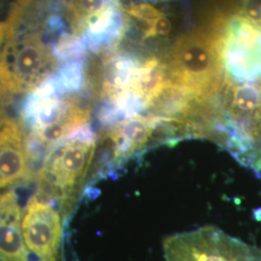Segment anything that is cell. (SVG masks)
Masks as SVG:
<instances>
[{
    "mask_svg": "<svg viewBox=\"0 0 261 261\" xmlns=\"http://www.w3.org/2000/svg\"><path fill=\"white\" fill-rule=\"evenodd\" d=\"M115 1L117 0H68L66 8L74 34L82 35L84 19Z\"/></svg>",
    "mask_w": 261,
    "mask_h": 261,
    "instance_id": "30bf717a",
    "label": "cell"
},
{
    "mask_svg": "<svg viewBox=\"0 0 261 261\" xmlns=\"http://www.w3.org/2000/svg\"><path fill=\"white\" fill-rule=\"evenodd\" d=\"M127 13L133 18L143 21L148 25L161 15H163V13L160 10L147 3L132 5L130 8L127 10Z\"/></svg>",
    "mask_w": 261,
    "mask_h": 261,
    "instance_id": "7c38bea8",
    "label": "cell"
},
{
    "mask_svg": "<svg viewBox=\"0 0 261 261\" xmlns=\"http://www.w3.org/2000/svg\"><path fill=\"white\" fill-rule=\"evenodd\" d=\"M138 67L129 56L113 55L106 57L100 79V96L109 101L127 91Z\"/></svg>",
    "mask_w": 261,
    "mask_h": 261,
    "instance_id": "ba28073f",
    "label": "cell"
},
{
    "mask_svg": "<svg viewBox=\"0 0 261 261\" xmlns=\"http://www.w3.org/2000/svg\"><path fill=\"white\" fill-rule=\"evenodd\" d=\"M30 160L28 136L22 125L0 112V190L28 179Z\"/></svg>",
    "mask_w": 261,
    "mask_h": 261,
    "instance_id": "8992f818",
    "label": "cell"
},
{
    "mask_svg": "<svg viewBox=\"0 0 261 261\" xmlns=\"http://www.w3.org/2000/svg\"><path fill=\"white\" fill-rule=\"evenodd\" d=\"M172 28L171 20L166 15H161L151 22L145 31L144 38L166 37L170 33Z\"/></svg>",
    "mask_w": 261,
    "mask_h": 261,
    "instance_id": "5bb4252c",
    "label": "cell"
},
{
    "mask_svg": "<svg viewBox=\"0 0 261 261\" xmlns=\"http://www.w3.org/2000/svg\"><path fill=\"white\" fill-rule=\"evenodd\" d=\"M166 66L172 84L201 101L222 84L224 66L221 39L204 34L181 38L172 48L170 61Z\"/></svg>",
    "mask_w": 261,
    "mask_h": 261,
    "instance_id": "3957f363",
    "label": "cell"
},
{
    "mask_svg": "<svg viewBox=\"0 0 261 261\" xmlns=\"http://www.w3.org/2000/svg\"><path fill=\"white\" fill-rule=\"evenodd\" d=\"M166 261H261V249L224 233L215 226L168 236Z\"/></svg>",
    "mask_w": 261,
    "mask_h": 261,
    "instance_id": "277c9868",
    "label": "cell"
},
{
    "mask_svg": "<svg viewBox=\"0 0 261 261\" xmlns=\"http://www.w3.org/2000/svg\"><path fill=\"white\" fill-rule=\"evenodd\" d=\"M20 227L28 252L41 261H61V215L54 203L36 194L21 215Z\"/></svg>",
    "mask_w": 261,
    "mask_h": 261,
    "instance_id": "5b68a950",
    "label": "cell"
},
{
    "mask_svg": "<svg viewBox=\"0 0 261 261\" xmlns=\"http://www.w3.org/2000/svg\"><path fill=\"white\" fill-rule=\"evenodd\" d=\"M50 47L56 60L62 63L82 59L87 49L83 37L68 32H64L56 38Z\"/></svg>",
    "mask_w": 261,
    "mask_h": 261,
    "instance_id": "8fae6325",
    "label": "cell"
},
{
    "mask_svg": "<svg viewBox=\"0 0 261 261\" xmlns=\"http://www.w3.org/2000/svg\"><path fill=\"white\" fill-rule=\"evenodd\" d=\"M239 17L261 28V0H242Z\"/></svg>",
    "mask_w": 261,
    "mask_h": 261,
    "instance_id": "4fadbf2b",
    "label": "cell"
},
{
    "mask_svg": "<svg viewBox=\"0 0 261 261\" xmlns=\"http://www.w3.org/2000/svg\"><path fill=\"white\" fill-rule=\"evenodd\" d=\"M47 11L38 0H17L10 10L0 58V97L7 103L14 96L33 92L56 73L54 38L45 27Z\"/></svg>",
    "mask_w": 261,
    "mask_h": 261,
    "instance_id": "6da1fadb",
    "label": "cell"
},
{
    "mask_svg": "<svg viewBox=\"0 0 261 261\" xmlns=\"http://www.w3.org/2000/svg\"><path fill=\"white\" fill-rule=\"evenodd\" d=\"M96 150L91 126L84 124L47 152L38 173V192L67 217L85 183Z\"/></svg>",
    "mask_w": 261,
    "mask_h": 261,
    "instance_id": "7a4b0ae2",
    "label": "cell"
},
{
    "mask_svg": "<svg viewBox=\"0 0 261 261\" xmlns=\"http://www.w3.org/2000/svg\"><path fill=\"white\" fill-rule=\"evenodd\" d=\"M57 93L61 96L76 93L85 84V65L84 59H75L62 63L55 73Z\"/></svg>",
    "mask_w": 261,
    "mask_h": 261,
    "instance_id": "9c48e42d",
    "label": "cell"
},
{
    "mask_svg": "<svg viewBox=\"0 0 261 261\" xmlns=\"http://www.w3.org/2000/svg\"><path fill=\"white\" fill-rule=\"evenodd\" d=\"M6 32H7V22L2 21V22H0V58H1L2 48L4 46V42H5V38H6ZM1 103H3V102L0 97V105Z\"/></svg>",
    "mask_w": 261,
    "mask_h": 261,
    "instance_id": "9a60e30c",
    "label": "cell"
},
{
    "mask_svg": "<svg viewBox=\"0 0 261 261\" xmlns=\"http://www.w3.org/2000/svg\"><path fill=\"white\" fill-rule=\"evenodd\" d=\"M20 216L16 194L12 191L0 193V261H28Z\"/></svg>",
    "mask_w": 261,
    "mask_h": 261,
    "instance_id": "52a82bcc",
    "label": "cell"
}]
</instances>
